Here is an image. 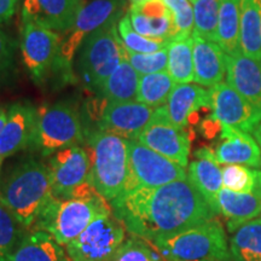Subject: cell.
<instances>
[{
    "mask_svg": "<svg viewBox=\"0 0 261 261\" xmlns=\"http://www.w3.org/2000/svg\"><path fill=\"white\" fill-rule=\"evenodd\" d=\"M127 231L143 240H163L200 226L217 214L189 179L122 192L110 202Z\"/></svg>",
    "mask_w": 261,
    "mask_h": 261,
    "instance_id": "obj_1",
    "label": "cell"
},
{
    "mask_svg": "<svg viewBox=\"0 0 261 261\" xmlns=\"http://www.w3.org/2000/svg\"><path fill=\"white\" fill-rule=\"evenodd\" d=\"M51 197L47 166L33 158L14 166L0 184V202L24 230H31Z\"/></svg>",
    "mask_w": 261,
    "mask_h": 261,
    "instance_id": "obj_2",
    "label": "cell"
},
{
    "mask_svg": "<svg viewBox=\"0 0 261 261\" xmlns=\"http://www.w3.org/2000/svg\"><path fill=\"white\" fill-rule=\"evenodd\" d=\"M91 160L90 181L108 202L125 191L128 181L127 139L97 128L85 129Z\"/></svg>",
    "mask_w": 261,
    "mask_h": 261,
    "instance_id": "obj_3",
    "label": "cell"
},
{
    "mask_svg": "<svg viewBox=\"0 0 261 261\" xmlns=\"http://www.w3.org/2000/svg\"><path fill=\"white\" fill-rule=\"evenodd\" d=\"M110 213L112 204L102 195L69 200H58L52 196L31 230L46 231L61 246H67L92 221Z\"/></svg>",
    "mask_w": 261,
    "mask_h": 261,
    "instance_id": "obj_4",
    "label": "cell"
},
{
    "mask_svg": "<svg viewBox=\"0 0 261 261\" xmlns=\"http://www.w3.org/2000/svg\"><path fill=\"white\" fill-rule=\"evenodd\" d=\"M85 139V129L74 103L61 100L37 109L34 133L29 150L50 156L68 146L79 145Z\"/></svg>",
    "mask_w": 261,
    "mask_h": 261,
    "instance_id": "obj_5",
    "label": "cell"
},
{
    "mask_svg": "<svg viewBox=\"0 0 261 261\" xmlns=\"http://www.w3.org/2000/svg\"><path fill=\"white\" fill-rule=\"evenodd\" d=\"M152 243L167 261H232L226 234L217 218Z\"/></svg>",
    "mask_w": 261,
    "mask_h": 261,
    "instance_id": "obj_6",
    "label": "cell"
},
{
    "mask_svg": "<svg viewBox=\"0 0 261 261\" xmlns=\"http://www.w3.org/2000/svg\"><path fill=\"white\" fill-rule=\"evenodd\" d=\"M117 23L91 33L79 48L77 70L85 85L92 90H96L126 60V48L117 32Z\"/></svg>",
    "mask_w": 261,
    "mask_h": 261,
    "instance_id": "obj_7",
    "label": "cell"
},
{
    "mask_svg": "<svg viewBox=\"0 0 261 261\" xmlns=\"http://www.w3.org/2000/svg\"><path fill=\"white\" fill-rule=\"evenodd\" d=\"M127 149L129 173L125 191L139 188L154 189L188 179L184 167L142 144L139 140L127 139Z\"/></svg>",
    "mask_w": 261,
    "mask_h": 261,
    "instance_id": "obj_8",
    "label": "cell"
},
{
    "mask_svg": "<svg viewBox=\"0 0 261 261\" xmlns=\"http://www.w3.org/2000/svg\"><path fill=\"white\" fill-rule=\"evenodd\" d=\"M61 41L62 38L57 32L22 17V58L34 83L46 81L51 71H63L60 62Z\"/></svg>",
    "mask_w": 261,
    "mask_h": 261,
    "instance_id": "obj_9",
    "label": "cell"
},
{
    "mask_svg": "<svg viewBox=\"0 0 261 261\" xmlns=\"http://www.w3.org/2000/svg\"><path fill=\"white\" fill-rule=\"evenodd\" d=\"M125 0H92L84 4L74 24L64 32L61 41L60 62L65 71H70V65L85 39L97 29L110 23H117L123 16Z\"/></svg>",
    "mask_w": 261,
    "mask_h": 261,
    "instance_id": "obj_10",
    "label": "cell"
},
{
    "mask_svg": "<svg viewBox=\"0 0 261 261\" xmlns=\"http://www.w3.org/2000/svg\"><path fill=\"white\" fill-rule=\"evenodd\" d=\"M126 232V226L113 212L92 221L67 244V254L71 261H110L125 241Z\"/></svg>",
    "mask_w": 261,
    "mask_h": 261,
    "instance_id": "obj_11",
    "label": "cell"
},
{
    "mask_svg": "<svg viewBox=\"0 0 261 261\" xmlns=\"http://www.w3.org/2000/svg\"><path fill=\"white\" fill-rule=\"evenodd\" d=\"M47 168L52 196L58 200H69L75 189L90 181L89 151L79 145L58 150L48 160Z\"/></svg>",
    "mask_w": 261,
    "mask_h": 261,
    "instance_id": "obj_12",
    "label": "cell"
},
{
    "mask_svg": "<svg viewBox=\"0 0 261 261\" xmlns=\"http://www.w3.org/2000/svg\"><path fill=\"white\" fill-rule=\"evenodd\" d=\"M137 140L181 167H187L190 155L191 137L169 121L165 106L156 108L154 115Z\"/></svg>",
    "mask_w": 261,
    "mask_h": 261,
    "instance_id": "obj_13",
    "label": "cell"
},
{
    "mask_svg": "<svg viewBox=\"0 0 261 261\" xmlns=\"http://www.w3.org/2000/svg\"><path fill=\"white\" fill-rule=\"evenodd\" d=\"M96 102V100H94ZM98 108V102H96ZM151 107L139 102H108L100 98V108L93 106L98 114L94 128L113 133L125 139H137L154 115Z\"/></svg>",
    "mask_w": 261,
    "mask_h": 261,
    "instance_id": "obj_14",
    "label": "cell"
},
{
    "mask_svg": "<svg viewBox=\"0 0 261 261\" xmlns=\"http://www.w3.org/2000/svg\"><path fill=\"white\" fill-rule=\"evenodd\" d=\"M212 115L223 126L253 132L261 123V108L254 106L227 83L217 84L210 89Z\"/></svg>",
    "mask_w": 261,
    "mask_h": 261,
    "instance_id": "obj_15",
    "label": "cell"
},
{
    "mask_svg": "<svg viewBox=\"0 0 261 261\" xmlns=\"http://www.w3.org/2000/svg\"><path fill=\"white\" fill-rule=\"evenodd\" d=\"M37 108L31 103L18 102L8 109V119L0 133V159H6L29 149L34 133Z\"/></svg>",
    "mask_w": 261,
    "mask_h": 261,
    "instance_id": "obj_16",
    "label": "cell"
},
{
    "mask_svg": "<svg viewBox=\"0 0 261 261\" xmlns=\"http://www.w3.org/2000/svg\"><path fill=\"white\" fill-rule=\"evenodd\" d=\"M83 6V0H24L22 17L64 33L74 24Z\"/></svg>",
    "mask_w": 261,
    "mask_h": 261,
    "instance_id": "obj_17",
    "label": "cell"
},
{
    "mask_svg": "<svg viewBox=\"0 0 261 261\" xmlns=\"http://www.w3.org/2000/svg\"><path fill=\"white\" fill-rule=\"evenodd\" d=\"M218 163L261 167V149L256 140L242 129L223 126L220 143L214 150Z\"/></svg>",
    "mask_w": 261,
    "mask_h": 261,
    "instance_id": "obj_18",
    "label": "cell"
},
{
    "mask_svg": "<svg viewBox=\"0 0 261 261\" xmlns=\"http://www.w3.org/2000/svg\"><path fill=\"white\" fill-rule=\"evenodd\" d=\"M195 161L189 166L188 179L201 192L215 214L219 213L218 194L223 187V169L214 156V150L201 148L195 152Z\"/></svg>",
    "mask_w": 261,
    "mask_h": 261,
    "instance_id": "obj_19",
    "label": "cell"
},
{
    "mask_svg": "<svg viewBox=\"0 0 261 261\" xmlns=\"http://www.w3.org/2000/svg\"><path fill=\"white\" fill-rule=\"evenodd\" d=\"M226 83L254 106L261 108V61L242 54L226 55Z\"/></svg>",
    "mask_w": 261,
    "mask_h": 261,
    "instance_id": "obj_20",
    "label": "cell"
},
{
    "mask_svg": "<svg viewBox=\"0 0 261 261\" xmlns=\"http://www.w3.org/2000/svg\"><path fill=\"white\" fill-rule=\"evenodd\" d=\"M194 81L202 86L213 87L226 74V54L215 41L192 34Z\"/></svg>",
    "mask_w": 261,
    "mask_h": 261,
    "instance_id": "obj_21",
    "label": "cell"
},
{
    "mask_svg": "<svg viewBox=\"0 0 261 261\" xmlns=\"http://www.w3.org/2000/svg\"><path fill=\"white\" fill-rule=\"evenodd\" d=\"M204 108H212L210 90L190 84L175 85L165 104L169 121L181 129H187L192 114Z\"/></svg>",
    "mask_w": 261,
    "mask_h": 261,
    "instance_id": "obj_22",
    "label": "cell"
},
{
    "mask_svg": "<svg viewBox=\"0 0 261 261\" xmlns=\"http://www.w3.org/2000/svg\"><path fill=\"white\" fill-rule=\"evenodd\" d=\"M219 213L227 220L228 232L257 218L261 213V185L250 192H236L223 188L218 194Z\"/></svg>",
    "mask_w": 261,
    "mask_h": 261,
    "instance_id": "obj_23",
    "label": "cell"
},
{
    "mask_svg": "<svg viewBox=\"0 0 261 261\" xmlns=\"http://www.w3.org/2000/svg\"><path fill=\"white\" fill-rule=\"evenodd\" d=\"M11 261H71L55 237L46 231L29 230L11 255Z\"/></svg>",
    "mask_w": 261,
    "mask_h": 261,
    "instance_id": "obj_24",
    "label": "cell"
},
{
    "mask_svg": "<svg viewBox=\"0 0 261 261\" xmlns=\"http://www.w3.org/2000/svg\"><path fill=\"white\" fill-rule=\"evenodd\" d=\"M139 74L127 60H123L99 86L96 92L108 102H129L137 97Z\"/></svg>",
    "mask_w": 261,
    "mask_h": 261,
    "instance_id": "obj_25",
    "label": "cell"
},
{
    "mask_svg": "<svg viewBox=\"0 0 261 261\" xmlns=\"http://www.w3.org/2000/svg\"><path fill=\"white\" fill-rule=\"evenodd\" d=\"M240 47L242 54L261 61V8L257 0H241Z\"/></svg>",
    "mask_w": 261,
    "mask_h": 261,
    "instance_id": "obj_26",
    "label": "cell"
},
{
    "mask_svg": "<svg viewBox=\"0 0 261 261\" xmlns=\"http://www.w3.org/2000/svg\"><path fill=\"white\" fill-rule=\"evenodd\" d=\"M232 261H261V218L238 226L231 232Z\"/></svg>",
    "mask_w": 261,
    "mask_h": 261,
    "instance_id": "obj_27",
    "label": "cell"
},
{
    "mask_svg": "<svg viewBox=\"0 0 261 261\" xmlns=\"http://www.w3.org/2000/svg\"><path fill=\"white\" fill-rule=\"evenodd\" d=\"M241 0H221L215 42L226 55L241 51L240 15Z\"/></svg>",
    "mask_w": 261,
    "mask_h": 261,
    "instance_id": "obj_28",
    "label": "cell"
},
{
    "mask_svg": "<svg viewBox=\"0 0 261 261\" xmlns=\"http://www.w3.org/2000/svg\"><path fill=\"white\" fill-rule=\"evenodd\" d=\"M192 35L188 38L173 39L168 42L167 71L177 84H189L194 81V54Z\"/></svg>",
    "mask_w": 261,
    "mask_h": 261,
    "instance_id": "obj_29",
    "label": "cell"
},
{
    "mask_svg": "<svg viewBox=\"0 0 261 261\" xmlns=\"http://www.w3.org/2000/svg\"><path fill=\"white\" fill-rule=\"evenodd\" d=\"M174 87V80L166 70L143 75L142 77H139L136 99L137 102L156 109L167 103L169 94L172 93Z\"/></svg>",
    "mask_w": 261,
    "mask_h": 261,
    "instance_id": "obj_30",
    "label": "cell"
},
{
    "mask_svg": "<svg viewBox=\"0 0 261 261\" xmlns=\"http://www.w3.org/2000/svg\"><path fill=\"white\" fill-rule=\"evenodd\" d=\"M126 15L128 16L133 29L146 38L171 41L177 34L172 12L165 16H150L129 9Z\"/></svg>",
    "mask_w": 261,
    "mask_h": 261,
    "instance_id": "obj_31",
    "label": "cell"
},
{
    "mask_svg": "<svg viewBox=\"0 0 261 261\" xmlns=\"http://www.w3.org/2000/svg\"><path fill=\"white\" fill-rule=\"evenodd\" d=\"M194 4L192 34L215 41L221 0H191Z\"/></svg>",
    "mask_w": 261,
    "mask_h": 261,
    "instance_id": "obj_32",
    "label": "cell"
},
{
    "mask_svg": "<svg viewBox=\"0 0 261 261\" xmlns=\"http://www.w3.org/2000/svg\"><path fill=\"white\" fill-rule=\"evenodd\" d=\"M117 32L121 38L123 46L127 50L137 52V54H152V52L161 51L167 47L169 42L167 40H162V39L146 38L144 35L137 33L130 24L127 15L123 16L117 23Z\"/></svg>",
    "mask_w": 261,
    "mask_h": 261,
    "instance_id": "obj_33",
    "label": "cell"
},
{
    "mask_svg": "<svg viewBox=\"0 0 261 261\" xmlns=\"http://www.w3.org/2000/svg\"><path fill=\"white\" fill-rule=\"evenodd\" d=\"M14 214L0 202V261H11V255L24 234Z\"/></svg>",
    "mask_w": 261,
    "mask_h": 261,
    "instance_id": "obj_34",
    "label": "cell"
},
{
    "mask_svg": "<svg viewBox=\"0 0 261 261\" xmlns=\"http://www.w3.org/2000/svg\"><path fill=\"white\" fill-rule=\"evenodd\" d=\"M223 185L236 192H250L261 185V171L242 165H227L223 168Z\"/></svg>",
    "mask_w": 261,
    "mask_h": 261,
    "instance_id": "obj_35",
    "label": "cell"
},
{
    "mask_svg": "<svg viewBox=\"0 0 261 261\" xmlns=\"http://www.w3.org/2000/svg\"><path fill=\"white\" fill-rule=\"evenodd\" d=\"M126 60L139 75L165 71L168 64L167 47L152 54H137L126 48Z\"/></svg>",
    "mask_w": 261,
    "mask_h": 261,
    "instance_id": "obj_36",
    "label": "cell"
},
{
    "mask_svg": "<svg viewBox=\"0 0 261 261\" xmlns=\"http://www.w3.org/2000/svg\"><path fill=\"white\" fill-rule=\"evenodd\" d=\"M171 10L175 25L174 39L191 37L194 32V6L190 0H163Z\"/></svg>",
    "mask_w": 261,
    "mask_h": 261,
    "instance_id": "obj_37",
    "label": "cell"
},
{
    "mask_svg": "<svg viewBox=\"0 0 261 261\" xmlns=\"http://www.w3.org/2000/svg\"><path fill=\"white\" fill-rule=\"evenodd\" d=\"M110 261H152L149 241L133 236L123 241Z\"/></svg>",
    "mask_w": 261,
    "mask_h": 261,
    "instance_id": "obj_38",
    "label": "cell"
},
{
    "mask_svg": "<svg viewBox=\"0 0 261 261\" xmlns=\"http://www.w3.org/2000/svg\"><path fill=\"white\" fill-rule=\"evenodd\" d=\"M15 45L0 29V80H4L14 68Z\"/></svg>",
    "mask_w": 261,
    "mask_h": 261,
    "instance_id": "obj_39",
    "label": "cell"
},
{
    "mask_svg": "<svg viewBox=\"0 0 261 261\" xmlns=\"http://www.w3.org/2000/svg\"><path fill=\"white\" fill-rule=\"evenodd\" d=\"M200 129L202 136L208 139H213L217 136H220L223 130V123L215 119L213 115H210V117H205L203 121L200 122Z\"/></svg>",
    "mask_w": 261,
    "mask_h": 261,
    "instance_id": "obj_40",
    "label": "cell"
},
{
    "mask_svg": "<svg viewBox=\"0 0 261 261\" xmlns=\"http://www.w3.org/2000/svg\"><path fill=\"white\" fill-rule=\"evenodd\" d=\"M18 0H0V23L11 19L15 15Z\"/></svg>",
    "mask_w": 261,
    "mask_h": 261,
    "instance_id": "obj_41",
    "label": "cell"
},
{
    "mask_svg": "<svg viewBox=\"0 0 261 261\" xmlns=\"http://www.w3.org/2000/svg\"><path fill=\"white\" fill-rule=\"evenodd\" d=\"M6 119H8V110H6L5 108H3V109L0 110V133H2L3 128H4Z\"/></svg>",
    "mask_w": 261,
    "mask_h": 261,
    "instance_id": "obj_42",
    "label": "cell"
},
{
    "mask_svg": "<svg viewBox=\"0 0 261 261\" xmlns=\"http://www.w3.org/2000/svg\"><path fill=\"white\" fill-rule=\"evenodd\" d=\"M253 136H254V139L256 140V143H257V145L260 146V149H261V123L259 126L256 127L255 129L253 130Z\"/></svg>",
    "mask_w": 261,
    "mask_h": 261,
    "instance_id": "obj_43",
    "label": "cell"
},
{
    "mask_svg": "<svg viewBox=\"0 0 261 261\" xmlns=\"http://www.w3.org/2000/svg\"><path fill=\"white\" fill-rule=\"evenodd\" d=\"M130 2H132V4H138V3L146 2V0H130Z\"/></svg>",
    "mask_w": 261,
    "mask_h": 261,
    "instance_id": "obj_44",
    "label": "cell"
},
{
    "mask_svg": "<svg viewBox=\"0 0 261 261\" xmlns=\"http://www.w3.org/2000/svg\"><path fill=\"white\" fill-rule=\"evenodd\" d=\"M2 163H3V159H0V168H2Z\"/></svg>",
    "mask_w": 261,
    "mask_h": 261,
    "instance_id": "obj_45",
    "label": "cell"
},
{
    "mask_svg": "<svg viewBox=\"0 0 261 261\" xmlns=\"http://www.w3.org/2000/svg\"><path fill=\"white\" fill-rule=\"evenodd\" d=\"M257 2H259V4H260V6H261V0H257Z\"/></svg>",
    "mask_w": 261,
    "mask_h": 261,
    "instance_id": "obj_46",
    "label": "cell"
},
{
    "mask_svg": "<svg viewBox=\"0 0 261 261\" xmlns=\"http://www.w3.org/2000/svg\"><path fill=\"white\" fill-rule=\"evenodd\" d=\"M3 109V107H0V110H2Z\"/></svg>",
    "mask_w": 261,
    "mask_h": 261,
    "instance_id": "obj_47",
    "label": "cell"
},
{
    "mask_svg": "<svg viewBox=\"0 0 261 261\" xmlns=\"http://www.w3.org/2000/svg\"><path fill=\"white\" fill-rule=\"evenodd\" d=\"M166 261H167V260H166Z\"/></svg>",
    "mask_w": 261,
    "mask_h": 261,
    "instance_id": "obj_48",
    "label": "cell"
},
{
    "mask_svg": "<svg viewBox=\"0 0 261 261\" xmlns=\"http://www.w3.org/2000/svg\"><path fill=\"white\" fill-rule=\"evenodd\" d=\"M260 8H261V6H260Z\"/></svg>",
    "mask_w": 261,
    "mask_h": 261,
    "instance_id": "obj_49",
    "label": "cell"
}]
</instances>
